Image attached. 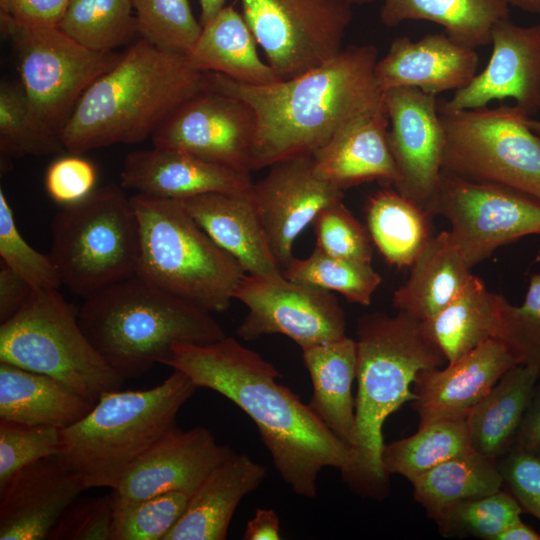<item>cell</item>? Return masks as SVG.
<instances>
[{"label": "cell", "instance_id": "d6986e66", "mask_svg": "<svg viewBox=\"0 0 540 540\" xmlns=\"http://www.w3.org/2000/svg\"><path fill=\"white\" fill-rule=\"evenodd\" d=\"M234 453L207 428H176L129 466L113 489L115 502L131 504L171 491L192 495Z\"/></svg>", "mask_w": 540, "mask_h": 540}, {"label": "cell", "instance_id": "ffe728a7", "mask_svg": "<svg viewBox=\"0 0 540 540\" xmlns=\"http://www.w3.org/2000/svg\"><path fill=\"white\" fill-rule=\"evenodd\" d=\"M517 361L499 339H490L447 367L420 371L413 407L419 426L442 419H466L472 408Z\"/></svg>", "mask_w": 540, "mask_h": 540}, {"label": "cell", "instance_id": "f35d334b", "mask_svg": "<svg viewBox=\"0 0 540 540\" xmlns=\"http://www.w3.org/2000/svg\"><path fill=\"white\" fill-rule=\"evenodd\" d=\"M285 278L342 294L348 301L363 306L371 303L382 278L371 263L338 258L315 245L303 259L293 258L282 271Z\"/></svg>", "mask_w": 540, "mask_h": 540}, {"label": "cell", "instance_id": "4fadbf2b", "mask_svg": "<svg viewBox=\"0 0 540 540\" xmlns=\"http://www.w3.org/2000/svg\"><path fill=\"white\" fill-rule=\"evenodd\" d=\"M430 211L450 222L451 237L471 268L501 246L540 235V201L536 198L443 172Z\"/></svg>", "mask_w": 540, "mask_h": 540}, {"label": "cell", "instance_id": "7a4b0ae2", "mask_svg": "<svg viewBox=\"0 0 540 540\" xmlns=\"http://www.w3.org/2000/svg\"><path fill=\"white\" fill-rule=\"evenodd\" d=\"M374 45H352L296 77L249 85L205 72L204 86L245 102L256 121L251 168L312 155L352 119L384 105Z\"/></svg>", "mask_w": 540, "mask_h": 540}, {"label": "cell", "instance_id": "4dcf8cb0", "mask_svg": "<svg viewBox=\"0 0 540 540\" xmlns=\"http://www.w3.org/2000/svg\"><path fill=\"white\" fill-rule=\"evenodd\" d=\"M537 381L532 368L517 364L472 408L466 423L475 452L498 460L511 449Z\"/></svg>", "mask_w": 540, "mask_h": 540}, {"label": "cell", "instance_id": "4316f807", "mask_svg": "<svg viewBox=\"0 0 540 540\" xmlns=\"http://www.w3.org/2000/svg\"><path fill=\"white\" fill-rule=\"evenodd\" d=\"M301 350L313 386L309 407L352 448L356 430L352 395L357 373L356 340L345 335Z\"/></svg>", "mask_w": 540, "mask_h": 540}, {"label": "cell", "instance_id": "f5cc1de1", "mask_svg": "<svg viewBox=\"0 0 540 540\" xmlns=\"http://www.w3.org/2000/svg\"><path fill=\"white\" fill-rule=\"evenodd\" d=\"M514 445L540 456V379L534 388Z\"/></svg>", "mask_w": 540, "mask_h": 540}, {"label": "cell", "instance_id": "44dd1931", "mask_svg": "<svg viewBox=\"0 0 540 540\" xmlns=\"http://www.w3.org/2000/svg\"><path fill=\"white\" fill-rule=\"evenodd\" d=\"M120 180L125 190L174 200L207 193H248L254 183L249 172L156 147L128 153Z\"/></svg>", "mask_w": 540, "mask_h": 540}, {"label": "cell", "instance_id": "7bdbcfd3", "mask_svg": "<svg viewBox=\"0 0 540 540\" xmlns=\"http://www.w3.org/2000/svg\"><path fill=\"white\" fill-rule=\"evenodd\" d=\"M497 339L520 365L532 368L540 379V273L530 277L523 303L515 306L504 297Z\"/></svg>", "mask_w": 540, "mask_h": 540}, {"label": "cell", "instance_id": "1f68e13d", "mask_svg": "<svg viewBox=\"0 0 540 540\" xmlns=\"http://www.w3.org/2000/svg\"><path fill=\"white\" fill-rule=\"evenodd\" d=\"M504 296L491 292L475 275L439 313L423 321L428 337L447 363L498 337Z\"/></svg>", "mask_w": 540, "mask_h": 540}, {"label": "cell", "instance_id": "ac0fdd59", "mask_svg": "<svg viewBox=\"0 0 540 540\" xmlns=\"http://www.w3.org/2000/svg\"><path fill=\"white\" fill-rule=\"evenodd\" d=\"M486 67L451 99L438 102L447 110L486 107L511 98L529 117L540 111V23L520 26L509 17L495 23Z\"/></svg>", "mask_w": 540, "mask_h": 540}, {"label": "cell", "instance_id": "f907efd6", "mask_svg": "<svg viewBox=\"0 0 540 540\" xmlns=\"http://www.w3.org/2000/svg\"><path fill=\"white\" fill-rule=\"evenodd\" d=\"M69 0H0V17L22 26L59 27Z\"/></svg>", "mask_w": 540, "mask_h": 540}, {"label": "cell", "instance_id": "7c38bea8", "mask_svg": "<svg viewBox=\"0 0 540 540\" xmlns=\"http://www.w3.org/2000/svg\"><path fill=\"white\" fill-rule=\"evenodd\" d=\"M242 14L280 80L335 57L352 21L348 0H240Z\"/></svg>", "mask_w": 540, "mask_h": 540}, {"label": "cell", "instance_id": "b9f144b4", "mask_svg": "<svg viewBox=\"0 0 540 540\" xmlns=\"http://www.w3.org/2000/svg\"><path fill=\"white\" fill-rule=\"evenodd\" d=\"M190 497L171 491L131 504L115 502L112 540H164Z\"/></svg>", "mask_w": 540, "mask_h": 540}, {"label": "cell", "instance_id": "8d00e7d4", "mask_svg": "<svg viewBox=\"0 0 540 540\" xmlns=\"http://www.w3.org/2000/svg\"><path fill=\"white\" fill-rule=\"evenodd\" d=\"M65 150L59 132L31 105L21 84L0 85V168H11L12 160L25 156H46Z\"/></svg>", "mask_w": 540, "mask_h": 540}, {"label": "cell", "instance_id": "484cf974", "mask_svg": "<svg viewBox=\"0 0 540 540\" xmlns=\"http://www.w3.org/2000/svg\"><path fill=\"white\" fill-rule=\"evenodd\" d=\"M266 468L247 454L234 453L219 464L191 495L164 540H224L240 501L258 488Z\"/></svg>", "mask_w": 540, "mask_h": 540}, {"label": "cell", "instance_id": "6f0895ef", "mask_svg": "<svg viewBox=\"0 0 540 540\" xmlns=\"http://www.w3.org/2000/svg\"><path fill=\"white\" fill-rule=\"evenodd\" d=\"M508 6H513L526 13L540 14V0H503Z\"/></svg>", "mask_w": 540, "mask_h": 540}, {"label": "cell", "instance_id": "2e32d148", "mask_svg": "<svg viewBox=\"0 0 540 540\" xmlns=\"http://www.w3.org/2000/svg\"><path fill=\"white\" fill-rule=\"evenodd\" d=\"M383 100L388 144L398 172L393 187L431 213L444 153L437 97L417 88H394L383 92Z\"/></svg>", "mask_w": 540, "mask_h": 540}, {"label": "cell", "instance_id": "6da1fadb", "mask_svg": "<svg viewBox=\"0 0 540 540\" xmlns=\"http://www.w3.org/2000/svg\"><path fill=\"white\" fill-rule=\"evenodd\" d=\"M165 365L243 410L257 426L280 477L297 495H317L323 468L343 473L351 465V446L277 381L282 375L272 363L233 337L207 344L175 343Z\"/></svg>", "mask_w": 540, "mask_h": 540}, {"label": "cell", "instance_id": "816d5d0a", "mask_svg": "<svg viewBox=\"0 0 540 540\" xmlns=\"http://www.w3.org/2000/svg\"><path fill=\"white\" fill-rule=\"evenodd\" d=\"M35 289L5 264L0 268V322L12 318Z\"/></svg>", "mask_w": 540, "mask_h": 540}, {"label": "cell", "instance_id": "7402d4cb", "mask_svg": "<svg viewBox=\"0 0 540 540\" xmlns=\"http://www.w3.org/2000/svg\"><path fill=\"white\" fill-rule=\"evenodd\" d=\"M84 490L56 456L23 468L0 490V540H46Z\"/></svg>", "mask_w": 540, "mask_h": 540}, {"label": "cell", "instance_id": "d590c367", "mask_svg": "<svg viewBox=\"0 0 540 540\" xmlns=\"http://www.w3.org/2000/svg\"><path fill=\"white\" fill-rule=\"evenodd\" d=\"M471 451L466 419H442L385 445L382 461L388 475L399 474L412 482L442 462Z\"/></svg>", "mask_w": 540, "mask_h": 540}, {"label": "cell", "instance_id": "d4e9b609", "mask_svg": "<svg viewBox=\"0 0 540 540\" xmlns=\"http://www.w3.org/2000/svg\"><path fill=\"white\" fill-rule=\"evenodd\" d=\"M209 237L249 275L282 274L248 193H207L179 200Z\"/></svg>", "mask_w": 540, "mask_h": 540}, {"label": "cell", "instance_id": "c3c4849f", "mask_svg": "<svg viewBox=\"0 0 540 540\" xmlns=\"http://www.w3.org/2000/svg\"><path fill=\"white\" fill-rule=\"evenodd\" d=\"M503 487L540 521V456L513 445L497 460Z\"/></svg>", "mask_w": 540, "mask_h": 540}, {"label": "cell", "instance_id": "d6a6232c", "mask_svg": "<svg viewBox=\"0 0 540 540\" xmlns=\"http://www.w3.org/2000/svg\"><path fill=\"white\" fill-rule=\"evenodd\" d=\"M509 11L503 0H383L380 20L387 27L408 20L434 22L457 44L475 49L490 44L493 26Z\"/></svg>", "mask_w": 540, "mask_h": 540}, {"label": "cell", "instance_id": "ba28073f", "mask_svg": "<svg viewBox=\"0 0 540 540\" xmlns=\"http://www.w3.org/2000/svg\"><path fill=\"white\" fill-rule=\"evenodd\" d=\"M49 255L62 284L84 299L136 274L140 227L131 197L110 183L63 206L51 222Z\"/></svg>", "mask_w": 540, "mask_h": 540}, {"label": "cell", "instance_id": "83f0119b", "mask_svg": "<svg viewBox=\"0 0 540 540\" xmlns=\"http://www.w3.org/2000/svg\"><path fill=\"white\" fill-rule=\"evenodd\" d=\"M410 267V276L395 290L392 304L422 322L446 307L473 276L449 231L432 236Z\"/></svg>", "mask_w": 540, "mask_h": 540}, {"label": "cell", "instance_id": "9f6ffc18", "mask_svg": "<svg viewBox=\"0 0 540 540\" xmlns=\"http://www.w3.org/2000/svg\"><path fill=\"white\" fill-rule=\"evenodd\" d=\"M228 0H199L200 2V23L204 25L219 13L226 5Z\"/></svg>", "mask_w": 540, "mask_h": 540}, {"label": "cell", "instance_id": "bcb514c9", "mask_svg": "<svg viewBox=\"0 0 540 540\" xmlns=\"http://www.w3.org/2000/svg\"><path fill=\"white\" fill-rule=\"evenodd\" d=\"M316 246L329 255L362 263L372 261V240L343 201L323 209L315 218Z\"/></svg>", "mask_w": 540, "mask_h": 540}, {"label": "cell", "instance_id": "60d3db41", "mask_svg": "<svg viewBox=\"0 0 540 540\" xmlns=\"http://www.w3.org/2000/svg\"><path fill=\"white\" fill-rule=\"evenodd\" d=\"M132 5L139 35L162 50L188 54L201 33L189 0H132Z\"/></svg>", "mask_w": 540, "mask_h": 540}, {"label": "cell", "instance_id": "3957f363", "mask_svg": "<svg viewBox=\"0 0 540 540\" xmlns=\"http://www.w3.org/2000/svg\"><path fill=\"white\" fill-rule=\"evenodd\" d=\"M205 72L187 54L141 38L81 96L59 131L70 154L114 144H137L184 102L204 89Z\"/></svg>", "mask_w": 540, "mask_h": 540}, {"label": "cell", "instance_id": "74e56055", "mask_svg": "<svg viewBox=\"0 0 540 540\" xmlns=\"http://www.w3.org/2000/svg\"><path fill=\"white\" fill-rule=\"evenodd\" d=\"M132 0H69L59 28L82 46L110 52L139 34Z\"/></svg>", "mask_w": 540, "mask_h": 540}, {"label": "cell", "instance_id": "ab89813d", "mask_svg": "<svg viewBox=\"0 0 540 540\" xmlns=\"http://www.w3.org/2000/svg\"><path fill=\"white\" fill-rule=\"evenodd\" d=\"M523 509L504 487L485 497L461 502L436 523L445 537L497 540L509 526L521 521Z\"/></svg>", "mask_w": 540, "mask_h": 540}, {"label": "cell", "instance_id": "5bb4252c", "mask_svg": "<svg viewBox=\"0 0 540 540\" xmlns=\"http://www.w3.org/2000/svg\"><path fill=\"white\" fill-rule=\"evenodd\" d=\"M234 299L248 308L236 330L243 340L280 334L303 349L346 335L345 313L331 291L287 279L283 274H245Z\"/></svg>", "mask_w": 540, "mask_h": 540}, {"label": "cell", "instance_id": "8992f818", "mask_svg": "<svg viewBox=\"0 0 540 540\" xmlns=\"http://www.w3.org/2000/svg\"><path fill=\"white\" fill-rule=\"evenodd\" d=\"M196 389L185 373L174 369L153 388L105 392L86 416L60 429L56 457L85 490L115 489L137 458L177 428V415Z\"/></svg>", "mask_w": 540, "mask_h": 540}, {"label": "cell", "instance_id": "603a6c76", "mask_svg": "<svg viewBox=\"0 0 540 540\" xmlns=\"http://www.w3.org/2000/svg\"><path fill=\"white\" fill-rule=\"evenodd\" d=\"M478 64L475 49L457 44L444 32L427 34L417 41L401 36L377 60L375 78L382 92L417 88L437 96L468 85Z\"/></svg>", "mask_w": 540, "mask_h": 540}, {"label": "cell", "instance_id": "277c9868", "mask_svg": "<svg viewBox=\"0 0 540 540\" xmlns=\"http://www.w3.org/2000/svg\"><path fill=\"white\" fill-rule=\"evenodd\" d=\"M356 334L358 391L353 460L341 475L357 493L382 498L389 476L382 461L385 420L404 403L416 399L411 386L420 371L447 361L426 334L422 321L401 311L394 316L382 312L362 316Z\"/></svg>", "mask_w": 540, "mask_h": 540}, {"label": "cell", "instance_id": "91938a15", "mask_svg": "<svg viewBox=\"0 0 540 540\" xmlns=\"http://www.w3.org/2000/svg\"><path fill=\"white\" fill-rule=\"evenodd\" d=\"M352 5H364V4H370L375 1L379 0H348Z\"/></svg>", "mask_w": 540, "mask_h": 540}, {"label": "cell", "instance_id": "5b68a950", "mask_svg": "<svg viewBox=\"0 0 540 540\" xmlns=\"http://www.w3.org/2000/svg\"><path fill=\"white\" fill-rule=\"evenodd\" d=\"M79 324L105 362L124 380L171 357L175 343L207 344L224 338L205 311L137 274L84 299Z\"/></svg>", "mask_w": 540, "mask_h": 540}, {"label": "cell", "instance_id": "8fae6325", "mask_svg": "<svg viewBox=\"0 0 540 540\" xmlns=\"http://www.w3.org/2000/svg\"><path fill=\"white\" fill-rule=\"evenodd\" d=\"M13 44L22 85L31 105L58 132L84 92L122 54L90 50L59 27H28L0 17Z\"/></svg>", "mask_w": 540, "mask_h": 540}, {"label": "cell", "instance_id": "836d02e7", "mask_svg": "<svg viewBox=\"0 0 540 540\" xmlns=\"http://www.w3.org/2000/svg\"><path fill=\"white\" fill-rule=\"evenodd\" d=\"M372 243L395 267H410L432 238V214L395 189L373 194L365 207Z\"/></svg>", "mask_w": 540, "mask_h": 540}, {"label": "cell", "instance_id": "e0dca14e", "mask_svg": "<svg viewBox=\"0 0 540 540\" xmlns=\"http://www.w3.org/2000/svg\"><path fill=\"white\" fill-rule=\"evenodd\" d=\"M250 196L272 252L285 267L294 258L297 237L323 209L343 201L344 190L318 174L312 155H300L272 164Z\"/></svg>", "mask_w": 540, "mask_h": 540}, {"label": "cell", "instance_id": "f1b7e54d", "mask_svg": "<svg viewBox=\"0 0 540 540\" xmlns=\"http://www.w3.org/2000/svg\"><path fill=\"white\" fill-rule=\"evenodd\" d=\"M95 404L52 377L0 362V419L62 429Z\"/></svg>", "mask_w": 540, "mask_h": 540}, {"label": "cell", "instance_id": "9c48e42d", "mask_svg": "<svg viewBox=\"0 0 540 540\" xmlns=\"http://www.w3.org/2000/svg\"><path fill=\"white\" fill-rule=\"evenodd\" d=\"M0 362L52 377L93 403L125 381L91 344L58 290H35L1 323Z\"/></svg>", "mask_w": 540, "mask_h": 540}, {"label": "cell", "instance_id": "30bf717a", "mask_svg": "<svg viewBox=\"0 0 540 540\" xmlns=\"http://www.w3.org/2000/svg\"><path fill=\"white\" fill-rule=\"evenodd\" d=\"M438 109L443 173L512 188L540 201V138L522 109L501 104L447 110L439 103Z\"/></svg>", "mask_w": 540, "mask_h": 540}, {"label": "cell", "instance_id": "681fc988", "mask_svg": "<svg viewBox=\"0 0 540 540\" xmlns=\"http://www.w3.org/2000/svg\"><path fill=\"white\" fill-rule=\"evenodd\" d=\"M96 179V169L90 161L70 154L49 165L45 174V188L50 198L63 207L77 203L92 193Z\"/></svg>", "mask_w": 540, "mask_h": 540}, {"label": "cell", "instance_id": "52a82bcc", "mask_svg": "<svg viewBox=\"0 0 540 540\" xmlns=\"http://www.w3.org/2000/svg\"><path fill=\"white\" fill-rule=\"evenodd\" d=\"M140 227L136 274L210 313L226 311L246 274L179 200L131 196Z\"/></svg>", "mask_w": 540, "mask_h": 540}, {"label": "cell", "instance_id": "9a60e30c", "mask_svg": "<svg viewBox=\"0 0 540 540\" xmlns=\"http://www.w3.org/2000/svg\"><path fill=\"white\" fill-rule=\"evenodd\" d=\"M256 121L234 96L205 88L179 106L153 133V147L184 151L251 172Z\"/></svg>", "mask_w": 540, "mask_h": 540}, {"label": "cell", "instance_id": "cb8c5ba5", "mask_svg": "<svg viewBox=\"0 0 540 540\" xmlns=\"http://www.w3.org/2000/svg\"><path fill=\"white\" fill-rule=\"evenodd\" d=\"M388 127L385 105L352 119L312 154L316 171L342 190L370 181L394 186L398 172Z\"/></svg>", "mask_w": 540, "mask_h": 540}, {"label": "cell", "instance_id": "680465c9", "mask_svg": "<svg viewBox=\"0 0 540 540\" xmlns=\"http://www.w3.org/2000/svg\"><path fill=\"white\" fill-rule=\"evenodd\" d=\"M528 125L530 129L540 138V120L530 117L528 119Z\"/></svg>", "mask_w": 540, "mask_h": 540}, {"label": "cell", "instance_id": "7dc6e473", "mask_svg": "<svg viewBox=\"0 0 540 540\" xmlns=\"http://www.w3.org/2000/svg\"><path fill=\"white\" fill-rule=\"evenodd\" d=\"M115 499L109 495L75 499L50 531L49 540H112Z\"/></svg>", "mask_w": 540, "mask_h": 540}, {"label": "cell", "instance_id": "db71d44e", "mask_svg": "<svg viewBox=\"0 0 540 540\" xmlns=\"http://www.w3.org/2000/svg\"><path fill=\"white\" fill-rule=\"evenodd\" d=\"M279 517L274 510L258 508L255 515L246 525L243 539L245 540H279Z\"/></svg>", "mask_w": 540, "mask_h": 540}, {"label": "cell", "instance_id": "11a10c76", "mask_svg": "<svg viewBox=\"0 0 540 540\" xmlns=\"http://www.w3.org/2000/svg\"><path fill=\"white\" fill-rule=\"evenodd\" d=\"M497 540H540V534L521 520L506 528Z\"/></svg>", "mask_w": 540, "mask_h": 540}, {"label": "cell", "instance_id": "f6af8a7d", "mask_svg": "<svg viewBox=\"0 0 540 540\" xmlns=\"http://www.w3.org/2000/svg\"><path fill=\"white\" fill-rule=\"evenodd\" d=\"M60 451L59 428L0 419V490L23 468Z\"/></svg>", "mask_w": 540, "mask_h": 540}, {"label": "cell", "instance_id": "e575fe53", "mask_svg": "<svg viewBox=\"0 0 540 540\" xmlns=\"http://www.w3.org/2000/svg\"><path fill=\"white\" fill-rule=\"evenodd\" d=\"M411 483L414 499L434 521L461 502L503 488L497 460L474 450L442 462Z\"/></svg>", "mask_w": 540, "mask_h": 540}, {"label": "cell", "instance_id": "ee69618b", "mask_svg": "<svg viewBox=\"0 0 540 540\" xmlns=\"http://www.w3.org/2000/svg\"><path fill=\"white\" fill-rule=\"evenodd\" d=\"M0 257L35 290H58L62 285L57 268L49 254L30 246L21 235L7 197L0 189Z\"/></svg>", "mask_w": 540, "mask_h": 540}, {"label": "cell", "instance_id": "f546056e", "mask_svg": "<svg viewBox=\"0 0 540 540\" xmlns=\"http://www.w3.org/2000/svg\"><path fill=\"white\" fill-rule=\"evenodd\" d=\"M257 41L242 12L225 6L202 25L188 52L192 63L204 72H215L249 85L280 80L257 51Z\"/></svg>", "mask_w": 540, "mask_h": 540}]
</instances>
